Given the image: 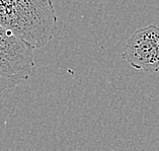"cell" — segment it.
<instances>
[{
  "label": "cell",
  "instance_id": "cell-1",
  "mask_svg": "<svg viewBox=\"0 0 159 151\" xmlns=\"http://www.w3.org/2000/svg\"><path fill=\"white\" fill-rule=\"evenodd\" d=\"M0 26L34 49L46 47L55 34L57 16L52 0H0Z\"/></svg>",
  "mask_w": 159,
  "mask_h": 151
},
{
  "label": "cell",
  "instance_id": "cell-2",
  "mask_svg": "<svg viewBox=\"0 0 159 151\" xmlns=\"http://www.w3.org/2000/svg\"><path fill=\"white\" fill-rule=\"evenodd\" d=\"M34 48L0 26V94L28 79L34 67Z\"/></svg>",
  "mask_w": 159,
  "mask_h": 151
},
{
  "label": "cell",
  "instance_id": "cell-3",
  "mask_svg": "<svg viewBox=\"0 0 159 151\" xmlns=\"http://www.w3.org/2000/svg\"><path fill=\"white\" fill-rule=\"evenodd\" d=\"M123 59L133 68L159 72V28L154 25L137 30L127 41Z\"/></svg>",
  "mask_w": 159,
  "mask_h": 151
}]
</instances>
